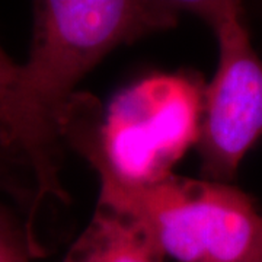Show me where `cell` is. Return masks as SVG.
<instances>
[{"instance_id": "cell-1", "label": "cell", "mask_w": 262, "mask_h": 262, "mask_svg": "<svg viewBox=\"0 0 262 262\" xmlns=\"http://www.w3.org/2000/svg\"><path fill=\"white\" fill-rule=\"evenodd\" d=\"M177 2L42 0L34 3L28 60L0 113L5 147L34 173L37 198L67 201L61 187L60 125L76 86L114 48L173 28Z\"/></svg>"}, {"instance_id": "cell-2", "label": "cell", "mask_w": 262, "mask_h": 262, "mask_svg": "<svg viewBox=\"0 0 262 262\" xmlns=\"http://www.w3.org/2000/svg\"><path fill=\"white\" fill-rule=\"evenodd\" d=\"M204 89L200 76L158 73L122 88L103 108L77 92L61 118V140L94 166L101 189L155 185L196 147Z\"/></svg>"}, {"instance_id": "cell-3", "label": "cell", "mask_w": 262, "mask_h": 262, "mask_svg": "<svg viewBox=\"0 0 262 262\" xmlns=\"http://www.w3.org/2000/svg\"><path fill=\"white\" fill-rule=\"evenodd\" d=\"M98 206L136 222L178 262H262V214L230 184L172 175L139 189H101Z\"/></svg>"}, {"instance_id": "cell-4", "label": "cell", "mask_w": 262, "mask_h": 262, "mask_svg": "<svg viewBox=\"0 0 262 262\" xmlns=\"http://www.w3.org/2000/svg\"><path fill=\"white\" fill-rule=\"evenodd\" d=\"M177 5L181 12L204 19L217 38L219 64L204 89L196 149L204 179L229 184L262 137V60L251 44L241 3L192 0Z\"/></svg>"}, {"instance_id": "cell-5", "label": "cell", "mask_w": 262, "mask_h": 262, "mask_svg": "<svg viewBox=\"0 0 262 262\" xmlns=\"http://www.w3.org/2000/svg\"><path fill=\"white\" fill-rule=\"evenodd\" d=\"M166 256L136 222L99 207L61 262H165Z\"/></svg>"}, {"instance_id": "cell-6", "label": "cell", "mask_w": 262, "mask_h": 262, "mask_svg": "<svg viewBox=\"0 0 262 262\" xmlns=\"http://www.w3.org/2000/svg\"><path fill=\"white\" fill-rule=\"evenodd\" d=\"M34 244L27 229L19 227L9 213L0 207V262H29Z\"/></svg>"}, {"instance_id": "cell-7", "label": "cell", "mask_w": 262, "mask_h": 262, "mask_svg": "<svg viewBox=\"0 0 262 262\" xmlns=\"http://www.w3.org/2000/svg\"><path fill=\"white\" fill-rule=\"evenodd\" d=\"M19 64L10 58L0 47V113L9 99L13 84L18 79Z\"/></svg>"}, {"instance_id": "cell-8", "label": "cell", "mask_w": 262, "mask_h": 262, "mask_svg": "<svg viewBox=\"0 0 262 262\" xmlns=\"http://www.w3.org/2000/svg\"><path fill=\"white\" fill-rule=\"evenodd\" d=\"M13 160H18L9 150L5 147L2 137H0V189L9 188V169L10 163Z\"/></svg>"}]
</instances>
